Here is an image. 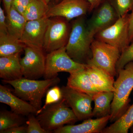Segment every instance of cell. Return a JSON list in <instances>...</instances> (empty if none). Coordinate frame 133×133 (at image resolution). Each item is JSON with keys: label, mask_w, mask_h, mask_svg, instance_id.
Segmentation results:
<instances>
[{"label": "cell", "mask_w": 133, "mask_h": 133, "mask_svg": "<svg viewBox=\"0 0 133 133\" xmlns=\"http://www.w3.org/2000/svg\"><path fill=\"white\" fill-rule=\"evenodd\" d=\"M71 25V31L65 46L66 52L75 62L87 64L92 57L91 45L94 39L88 34L84 16L76 18Z\"/></svg>", "instance_id": "6da1fadb"}, {"label": "cell", "mask_w": 133, "mask_h": 133, "mask_svg": "<svg viewBox=\"0 0 133 133\" xmlns=\"http://www.w3.org/2000/svg\"><path fill=\"white\" fill-rule=\"evenodd\" d=\"M2 81L12 85L14 88L15 95L29 102L38 111L42 108V100L43 96L50 87L57 85L60 79L57 77L42 80L22 77L14 81Z\"/></svg>", "instance_id": "7a4b0ae2"}, {"label": "cell", "mask_w": 133, "mask_h": 133, "mask_svg": "<svg viewBox=\"0 0 133 133\" xmlns=\"http://www.w3.org/2000/svg\"><path fill=\"white\" fill-rule=\"evenodd\" d=\"M114 84L115 91L111 106L109 121L113 123L124 114L130 105L129 96L133 89V62L118 72Z\"/></svg>", "instance_id": "3957f363"}, {"label": "cell", "mask_w": 133, "mask_h": 133, "mask_svg": "<svg viewBox=\"0 0 133 133\" xmlns=\"http://www.w3.org/2000/svg\"><path fill=\"white\" fill-rule=\"evenodd\" d=\"M41 125L48 133L65 125H72L78 121L71 108L63 98L50 105L36 115Z\"/></svg>", "instance_id": "277c9868"}, {"label": "cell", "mask_w": 133, "mask_h": 133, "mask_svg": "<svg viewBox=\"0 0 133 133\" xmlns=\"http://www.w3.org/2000/svg\"><path fill=\"white\" fill-rule=\"evenodd\" d=\"M91 49L92 57L87 64L102 69L113 77L118 75L116 65L121 53L118 48L94 39Z\"/></svg>", "instance_id": "5b68a950"}, {"label": "cell", "mask_w": 133, "mask_h": 133, "mask_svg": "<svg viewBox=\"0 0 133 133\" xmlns=\"http://www.w3.org/2000/svg\"><path fill=\"white\" fill-rule=\"evenodd\" d=\"M71 29V25L65 18L59 16L49 18L43 46L44 51L49 53L65 47Z\"/></svg>", "instance_id": "8992f818"}, {"label": "cell", "mask_w": 133, "mask_h": 133, "mask_svg": "<svg viewBox=\"0 0 133 133\" xmlns=\"http://www.w3.org/2000/svg\"><path fill=\"white\" fill-rule=\"evenodd\" d=\"M87 64L79 63L74 61L66 52L65 47L48 53L45 58V79L57 77L62 72L70 74L85 68Z\"/></svg>", "instance_id": "52a82bcc"}, {"label": "cell", "mask_w": 133, "mask_h": 133, "mask_svg": "<svg viewBox=\"0 0 133 133\" xmlns=\"http://www.w3.org/2000/svg\"><path fill=\"white\" fill-rule=\"evenodd\" d=\"M130 14L119 17L111 26L98 33L94 39L118 48L121 53L130 44L129 22Z\"/></svg>", "instance_id": "ba28073f"}, {"label": "cell", "mask_w": 133, "mask_h": 133, "mask_svg": "<svg viewBox=\"0 0 133 133\" xmlns=\"http://www.w3.org/2000/svg\"><path fill=\"white\" fill-rule=\"evenodd\" d=\"M61 88L63 98L78 121L92 118V96L67 85L64 86Z\"/></svg>", "instance_id": "9c48e42d"}, {"label": "cell", "mask_w": 133, "mask_h": 133, "mask_svg": "<svg viewBox=\"0 0 133 133\" xmlns=\"http://www.w3.org/2000/svg\"><path fill=\"white\" fill-rule=\"evenodd\" d=\"M24 56L21 58V64L24 77L37 79L44 76L45 69V58L43 49L26 46Z\"/></svg>", "instance_id": "30bf717a"}, {"label": "cell", "mask_w": 133, "mask_h": 133, "mask_svg": "<svg viewBox=\"0 0 133 133\" xmlns=\"http://www.w3.org/2000/svg\"><path fill=\"white\" fill-rule=\"evenodd\" d=\"M87 22L88 34L93 40L95 36L111 26L119 18L109 1L101 3Z\"/></svg>", "instance_id": "8fae6325"}, {"label": "cell", "mask_w": 133, "mask_h": 133, "mask_svg": "<svg viewBox=\"0 0 133 133\" xmlns=\"http://www.w3.org/2000/svg\"><path fill=\"white\" fill-rule=\"evenodd\" d=\"M90 5L87 0H61L49 9L46 16L48 18L59 16L70 21L90 12Z\"/></svg>", "instance_id": "7c38bea8"}, {"label": "cell", "mask_w": 133, "mask_h": 133, "mask_svg": "<svg viewBox=\"0 0 133 133\" xmlns=\"http://www.w3.org/2000/svg\"><path fill=\"white\" fill-rule=\"evenodd\" d=\"M49 19L45 16L38 20L27 21L20 41L26 46L43 49Z\"/></svg>", "instance_id": "4fadbf2b"}, {"label": "cell", "mask_w": 133, "mask_h": 133, "mask_svg": "<svg viewBox=\"0 0 133 133\" xmlns=\"http://www.w3.org/2000/svg\"><path fill=\"white\" fill-rule=\"evenodd\" d=\"M0 102L8 105L12 111L17 114L28 116L31 114L36 115L38 110L29 102L13 94L5 86L0 85Z\"/></svg>", "instance_id": "5bb4252c"}, {"label": "cell", "mask_w": 133, "mask_h": 133, "mask_svg": "<svg viewBox=\"0 0 133 133\" xmlns=\"http://www.w3.org/2000/svg\"><path fill=\"white\" fill-rule=\"evenodd\" d=\"M110 115L96 119L89 118L78 125H67L53 131L55 133H99L106 127Z\"/></svg>", "instance_id": "9a60e30c"}, {"label": "cell", "mask_w": 133, "mask_h": 133, "mask_svg": "<svg viewBox=\"0 0 133 133\" xmlns=\"http://www.w3.org/2000/svg\"><path fill=\"white\" fill-rule=\"evenodd\" d=\"M20 53L0 57V78L4 81H14L23 76L21 64Z\"/></svg>", "instance_id": "2e32d148"}, {"label": "cell", "mask_w": 133, "mask_h": 133, "mask_svg": "<svg viewBox=\"0 0 133 133\" xmlns=\"http://www.w3.org/2000/svg\"><path fill=\"white\" fill-rule=\"evenodd\" d=\"M86 70L91 82L98 91H115L114 77L102 69L88 64Z\"/></svg>", "instance_id": "e0dca14e"}, {"label": "cell", "mask_w": 133, "mask_h": 133, "mask_svg": "<svg viewBox=\"0 0 133 133\" xmlns=\"http://www.w3.org/2000/svg\"><path fill=\"white\" fill-rule=\"evenodd\" d=\"M86 67L70 74L66 85L92 97L99 91L91 82Z\"/></svg>", "instance_id": "ac0fdd59"}, {"label": "cell", "mask_w": 133, "mask_h": 133, "mask_svg": "<svg viewBox=\"0 0 133 133\" xmlns=\"http://www.w3.org/2000/svg\"><path fill=\"white\" fill-rule=\"evenodd\" d=\"M114 97V92L112 91L98 92L92 96L95 104L92 110L93 117L100 118L110 115Z\"/></svg>", "instance_id": "d6986e66"}, {"label": "cell", "mask_w": 133, "mask_h": 133, "mask_svg": "<svg viewBox=\"0 0 133 133\" xmlns=\"http://www.w3.org/2000/svg\"><path fill=\"white\" fill-rule=\"evenodd\" d=\"M8 32L10 35L20 40L27 21L12 5L9 14L6 16Z\"/></svg>", "instance_id": "ffe728a7"}, {"label": "cell", "mask_w": 133, "mask_h": 133, "mask_svg": "<svg viewBox=\"0 0 133 133\" xmlns=\"http://www.w3.org/2000/svg\"><path fill=\"white\" fill-rule=\"evenodd\" d=\"M26 46L19 39L9 33H0V57L21 53L24 50Z\"/></svg>", "instance_id": "44dd1931"}, {"label": "cell", "mask_w": 133, "mask_h": 133, "mask_svg": "<svg viewBox=\"0 0 133 133\" xmlns=\"http://www.w3.org/2000/svg\"><path fill=\"white\" fill-rule=\"evenodd\" d=\"M133 124V104L120 118L108 127H106L101 133H128Z\"/></svg>", "instance_id": "7402d4cb"}, {"label": "cell", "mask_w": 133, "mask_h": 133, "mask_svg": "<svg viewBox=\"0 0 133 133\" xmlns=\"http://www.w3.org/2000/svg\"><path fill=\"white\" fill-rule=\"evenodd\" d=\"M49 9L43 0H32L23 15L27 22L38 20L46 16Z\"/></svg>", "instance_id": "603a6c76"}, {"label": "cell", "mask_w": 133, "mask_h": 133, "mask_svg": "<svg viewBox=\"0 0 133 133\" xmlns=\"http://www.w3.org/2000/svg\"><path fill=\"white\" fill-rule=\"evenodd\" d=\"M25 119L22 115L12 111H1L0 112V133L13 127L22 125Z\"/></svg>", "instance_id": "cb8c5ba5"}, {"label": "cell", "mask_w": 133, "mask_h": 133, "mask_svg": "<svg viewBox=\"0 0 133 133\" xmlns=\"http://www.w3.org/2000/svg\"><path fill=\"white\" fill-rule=\"evenodd\" d=\"M63 98L61 88L57 85L52 86L46 92V98L44 105L37 111L36 115L39 114L50 105L59 102Z\"/></svg>", "instance_id": "d4e9b609"}, {"label": "cell", "mask_w": 133, "mask_h": 133, "mask_svg": "<svg viewBox=\"0 0 133 133\" xmlns=\"http://www.w3.org/2000/svg\"><path fill=\"white\" fill-rule=\"evenodd\" d=\"M109 2L119 17L133 10V0H111Z\"/></svg>", "instance_id": "484cf974"}, {"label": "cell", "mask_w": 133, "mask_h": 133, "mask_svg": "<svg viewBox=\"0 0 133 133\" xmlns=\"http://www.w3.org/2000/svg\"><path fill=\"white\" fill-rule=\"evenodd\" d=\"M131 62H133V40L121 53L116 65L117 74L119 70L124 68L126 65Z\"/></svg>", "instance_id": "4316f807"}, {"label": "cell", "mask_w": 133, "mask_h": 133, "mask_svg": "<svg viewBox=\"0 0 133 133\" xmlns=\"http://www.w3.org/2000/svg\"><path fill=\"white\" fill-rule=\"evenodd\" d=\"M33 114L29 115L26 121L27 133H48L42 127L39 121Z\"/></svg>", "instance_id": "83f0119b"}, {"label": "cell", "mask_w": 133, "mask_h": 133, "mask_svg": "<svg viewBox=\"0 0 133 133\" xmlns=\"http://www.w3.org/2000/svg\"><path fill=\"white\" fill-rule=\"evenodd\" d=\"M32 0H14L12 5L17 10L23 15L27 7Z\"/></svg>", "instance_id": "f1b7e54d"}, {"label": "cell", "mask_w": 133, "mask_h": 133, "mask_svg": "<svg viewBox=\"0 0 133 133\" xmlns=\"http://www.w3.org/2000/svg\"><path fill=\"white\" fill-rule=\"evenodd\" d=\"M0 33L7 34V26L6 22V16L2 8L0 7Z\"/></svg>", "instance_id": "f546056e"}, {"label": "cell", "mask_w": 133, "mask_h": 133, "mask_svg": "<svg viewBox=\"0 0 133 133\" xmlns=\"http://www.w3.org/2000/svg\"><path fill=\"white\" fill-rule=\"evenodd\" d=\"M2 133H27V126L22 125L13 127L6 129Z\"/></svg>", "instance_id": "4dcf8cb0"}, {"label": "cell", "mask_w": 133, "mask_h": 133, "mask_svg": "<svg viewBox=\"0 0 133 133\" xmlns=\"http://www.w3.org/2000/svg\"><path fill=\"white\" fill-rule=\"evenodd\" d=\"M129 34L130 43L133 40V10L129 15Z\"/></svg>", "instance_id": "1f68e13d"}, {"label": "cell", "mask_w": 133, "mask_h": 133, "mask_svg": "<svg viewBox=\"0 0 133 133\" xmlns=\"http://www.w3.org/2000/svg\"><path fill=\"white\" fill-rule=\"evenodd\" d=\"M90 5V12L96 8L102 2V0H87Z\"/></svg>", "instance_id": "d6a6232c"}, {"label": "cell", "mask_w": 133, "mask_h": 133, "mask_svg": "<svg viewBox=\"0 0 133 133\" xmlns=\"http://www.w3.org/2000/svg\"><path fill=\"white\" fill-rule=\"evenodd\" d=\"M14 0H3L7 15L9 14Z\"/></svg>", "instance_id": "836d02e7"}, {"label": "cell", "mask_w": 133, "mask_h": 133, "mask_svg": "<svg viewBox=\"0 0 133 133\" xmlns=\"http://www.w3.org/2000/svg\"><path fill=\"white\" fill-rule=\"evenodd\" d=\"M51 1V0H43V1L46 4H47V5L49 4V3ZM55 1L56 2L58 3L61 0H55Z\"/></svg>", "instance_id": "e575fe53"}, {"label": "cell", "mask_w": 133, "mask_h": 133, "mask_svg": "<svg viewBox=\"0 0 133 133\" xmlns=\"http://www.w3.org/2000/svg\"><path fill=\"white\" fill-rule=\"evenodd\" d=\"M129 130H130L131 133H133V124L132 125V126H131V128H130Z\"/></svg>", "instance_id": "d590c367"}]
</instances>
